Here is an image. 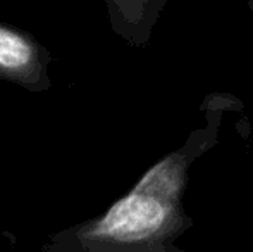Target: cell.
<instances>
[{"label": "cell", "mask_w": 253, "mask_h": 252, "mask_svg": "<svg viewBox=\"0 0 253 252\" xmlns=\"http://www.w3.org/2000/svg\"><path fill=\"white\" fill-rule=\"evenodd\" d=\"M174 195L176 164L166 159L105 212L52 233L42 252H162Z\"/></svg>", "instance_id": "1"}, {"label": "cell", "mask_w": 253, "mask_h": 252, "mask_svg": "<svg viewBox=\"0 0 253 252\" xmlns=\"http://www.w3.org/2000/svg\"><path fill=\"white\" fill-rule=\"evenodd\" d=\"M52 52L26 30L0 23V81L40 94L52 88Z\"/></svg>", "instance_id": "2"}, {"label": "cell", "mask_w": 253, "mask_h": 252, "mask_svg": "<svg viewBox=\"0 0 253 252\" xmlns=\"http://www.w3.org/2000/svg\"><path fill=\"white\" fill-rule=\"evenodd\" d=\"M110 26L119 37L133 45L145 42L152 12L160 0H105Z\"/></svg>", "instance_id": "3"}]
</instances>
